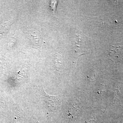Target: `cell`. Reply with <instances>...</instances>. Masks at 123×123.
<instances>
[{"label":"cell","mask_w":123,"mask_h":123,"mask_svg":"<svg viewBox=\"0 0 123 123\" xmlns=\"http://www.w3.org/2000/svg\"><path fill=\"white\" fill-rule=\"evenodd\" d=\"M42 92L43 100L49 111H52L57 110L61 104L60 101L58 97L49 95L45 92L43 88Z\"/></svg>","instance_id":"cell-1"},{"label":"cell","mask_w":123,"mask_h":123,"mask_svg":"<svg viewBox=\"0 0 123 123\" xmlns=\"http://www.w3.org/2000/svg\"><path fill=\"white\" fill-rule=\"evenodd\" d=\"M10 23L9 22H5L0 26V34H4L7 32L9 28Z\"/></svg>","instance_id":"cell-2"},{"label":"cell","mask_w":123,"mask_h":123,"mask_svg":"<svg viewBox=\"0 0 123 123\" xmlns=\"http://www.w3.org/2000/svg\"><path fill=\"white\" fill-rule=\"evenodd\" d=\"M57 3V1H51L50 6L52 10L53 11V13L55 12V11Z\"/></svg>","instance_id":"cell-3"},{"label":"cell","mask_w":123,"mask_h":123,"mask_svg":"<svg viewBox=\"0 0 123 123\" xmlns=\"http://www.w3.org/2000/svg\"><path fill=\"white\" fill-rule=\"evenodd\" d=\"M34 119L35 123H40L38 121H37V119L35 118H34Z\"/></svg>","instance_id":"cell-4"}]
</instances>
